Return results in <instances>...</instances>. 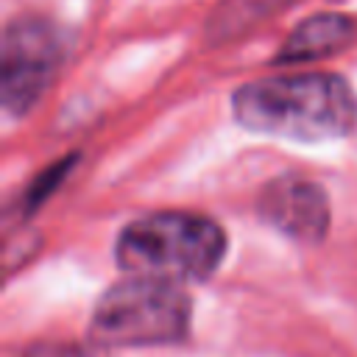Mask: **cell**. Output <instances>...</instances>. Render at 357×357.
<instances>
[{"mask_svg":"<svg viewBox=\"0 0 357 357\" xmlns=\"http://www.w3.org/2000/svg\"><path fill=\"white\" fill-rule=\"evenodd\" d=\"M231 109L240 126L298 142L337 139L357 123L354 92L340 75L332 73H298L251 81L234 92Z\"/></svg>","mask_w":357,"mask_h":357,"instance_id":"6da1fadb","label":"cell"},{"mask_svg":"<svg viewBox=\"0 0 357 357\" xmlns=\"http://www.w3.org/2000/svg\"><path fill=\"white\" fill-rule=\"evenodd\" d=\"M226 254V234L209 218L159 212L128 223L117 237V265L131 276L165 282H201Z\"/></svg>","mask_w":357,"mask_h":357,"instance_id":"7a4b0ae2","label":"cell"},{"mask_svg":"<svg viewBox=\"0 0 357 357\" xmlns=\"http://www.w3.org/2000/svg\"><path fill=\"white\" fill-rule=\"evenodd\" d=\"M190 326V298L176 282L131 276L109 287L92 312V340L100 346L176 343Z\"/></svg>","mask_w":357,"mask_h":357,"instance_id":"3957f363","label":"cell"},{"mask_svg":"<svg viewBox=\"0 0 357 357\" xmlns=\"http://www.w3.org/2000/svg\"><path fill=\"white\" fill-rule=\"evenodd\" d=\"M61 61V39L45 20L22 17L3 33V106L11 114L28 112L50 84Z\"/></svg>","mask_w":357,"mask_h":357,"instance_id":"277c9868","label":"cell"},{"mask_svg":"<svg viewBox=\"0 0 357 357\" xmlns=\"http://www.w3.org/2000/svg\"><path fill=\"white\" fill-rule=\"evenodd\" d=\"M259 215L293 240L318 243L329 226V201L315 181L282 176L262 190Z\"/></svg>","mask_w":357,"mask_h":357,"instance_id":"5b68a950","label":"cell"},{"mask_svg":"<svg viewBox=\"0 0 357 357\" xmlns=\"http://www.w3.org/2000/svg\"><path fill=\"white\" fill-rule=\"evenodd\" d=\"M354 36V22L340 14H318L304 20L282 45L276 61H310L324 59L340 47H346Z\"/></svg>","mask_w":357,"mask_h":357,"instance_id":"8992f818","label":"cell"},{"mask_svg":"<svg viewBox=\"0 0 357 357\" xmlns=\"http://www.w3.org/2000/svg\"><path fill=\"white\" fill-rule=\"evenodd\" d=\"M25 357H98L95 351L73 343H39L25 351Z\"/></svg>","mask_w":357,"mask_h":357,"instance_id":"52a82bcc","label":"cell"}]
</instances>
